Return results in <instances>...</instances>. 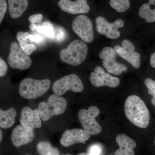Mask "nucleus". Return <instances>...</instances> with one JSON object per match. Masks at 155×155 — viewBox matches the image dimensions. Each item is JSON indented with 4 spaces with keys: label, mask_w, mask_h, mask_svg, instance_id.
<instances>
[{
    "label": "nucleus",
    "mask_w": 155,
    "mask_h": 155,
    "mask_svg": "<svg viewBox=\"0 0 155 155\" xmlns=\"http://www.w3.org/2000/svg\"><path fill=\"white\" fill-rule=\"evenodd\" d=\"M125 116L134 125L142 128H146L150 123L149 111L145 104L139 97L131 95L125 102Z\"/></svg>",
    "instance_id": "obj_1"
},
{
    "label": "nucleus",
    "mask_w": 155,
    "mask_h": 155,
    "mask_svg": "<svg viewBox=\"0 0 155 155\" xmlns=\"http://www.w3.org/2000/svg\"><path fill=\"white\" fill-rule=\"evenodd\" d=\"M88 53V48L85 42L75 40L71 42L66 48L60 52L61 61L73 66L80 65L85 61Z\"/></svg>",
    "instance_id": "obj_2"
},
{
    "label": "nucleus",
    "mask_w": 155,
    "mask_h": 155,
    "mask_svg": "<svg viewBox=\"0 0 155 155\" xmlns=\"http://www.w3.org/2000/svg\"><path fill=\"white\" fill-rule=\"evenodd\" d=\"M51 83V81L48 79L40 80L28 78H24L19 84V94L26 99H35L48 90Z\"/></svg>",
    "instance_id": "obj_3"
},
{
    "label": "nucleus",
    "mask_w": 155,
    "mask_h": 155,
    "mask_svg": "<svg viewBox=\"0 0 155 155\" xmlns=\"http://www.w3.org/2000/svg\"><path fill=\"white\" fill-rule=\"evenodd\" d=\"M67 102L64 97L56 94L50 96L47 102L39 104L38 110L43 121L49 120L54 116L64 114L67 109Z\"/></svg>",
    "instance_id": "obj_4"
},
{
    "label": "nucleus",
    "mask_w": 155,
    "mask_h": 155,
    "mask_svg": "<svg viewBox=\"0 0 155 155\" xmlns=\"http://www.w3.org/2000/svg\"><path fill=\"white\" fill-rule=\"evenodd\" d=\"M97 107L92 106L88 110L81 109L78 112V118L84 130L90 135H95L101 133L102 128L95 118L100 114Z\"/></svg>",
    "instance_id": "obj_5"
},
{
    "label": "nucleus",
    "mask_w": 155,
    "mask_h": 155,
    "mask_svg": "<svg viewBox=\"0 0 155 155\" xmlns=\"http://www.w3.org/2000/svg\"><path fill=\"white\" fill-rule=\"evenodd\" d=\"M84 89L83 82L76 74H71L56 81L53 84V91L57 95H64L68 91L81 92Z\"/></svg>",
    "instance_id": "obj_6"
},
{
    "label": "nucleus",
    "mask_w": 155,
    "mask_h": 155,
    "mask_svg": "<svg viewBox=\"0 0 155 155\" xmlns=\"http://www.w3.org/2000/svg\"><path fill=\"white\" fill-rule=\"evenodd\" d=\"M8 62L11 68L20 70L28 69L32 63L30 57L24 53L15 41L11 43L10 45Z\"/></svg>",
    "instance_id": "obj_7"
},
{
    "label": "nucleus",
    "mask_w": 155,
    "mask_h": 155,
    "mask_svg": "<svg viewBox=\"0 0 155 155\" xmlns=\"http://www.w3.org/2000/svg\"><path fill=\"white\" fill-rule=\"evenodd\" d=\"M117 54L114 49L110 47H106L103 48L100 52L99 57L102 60L103 66L107 72L118 75L126 71L127 68L125 65L116 62Z\"/></svg>",
    "instance_id": "obj_8"
},
{
    "label": "nucleus",
    "mask_w": 155,
    "mask_h": 155,
    "mask_svg": "<svg viewBox=\"0 0 155 155\" xmlns=\"http://www.w3.org/2000/svg\"><path fill=\"white\" fill-rule=\"evenodd\" d=\"M74 32L84 41L91 43L94 38L91 21L85 15H80L75 17L72 23Z\"/></svg>",
    "instance_id": "obj_9"
},
{
    "label": "nucleus",
    "mask_w": 155,
    "mask_h": 155,
    "mask_svg": "<svg viewBox=\"0 0 155 155\" xmlns=\"http://www.w3.org/2000/svg\"><path fill=\"white\" fill-rule=\"evenodd\" d=\"M124 22L121 19H118L112 23H110L101 16L96 19V28L98 33L104 35L107 38L116 39L120 36V32L118 28H122Z\"/></svg>",
    "instance_id": "obj_10"
},
{
    "label": "nucleus",
    "mask_w": 155,
    "mask_h": 155,
    "mask_svg": "<svg viewBox=\"0 0 155 155\" xmlns=\"http://www.w3.org/2000/svg\"><path fill=\"white\" fill-rule=\"evenodd\" d=\"M135 47L131 41L128 40L122 41V47L115 46L114 50L121 58L125 59L136 69H138L140 66V55L135 51Z\"/></svg>",
    "instance_id": "obj_11"
},
{
    "label": "nucleus",
    "mask_w": 155,
    "mask_h": 155,
    "mask_svg": "<svg viewBox=\"0 0 155 155\" xmlns=\"http://www.w3.org/2000/svg\"><path fill=\"white\" fill-rule=\"evenodd\" d=\"M89 78L92 84L95 87L108 86L115 88L120 84L119 78L106 73L104 69L100 66L95 67L94 72L91 73Z\"/></svg>",
    "instance_id": "obj_12"
},
{
    "label": "nucleus",
    "mask_w": 155,
    "mask_h": 155,
    "mask_svg": "<svg viewBox=\"0 0 155 155\" xmlns=\"http://www.w3.org/2000/svg\"><path fill=\"white\" fill-rule=\"evenodd\" d=\"M20 124L30 130L35 128H39L41 126V118L38 110H32L29 107H25L22 109L20 118Z\"/></svg>",
    "instance_id": "obj_13"
},
{
    "label": "nucleus",
    "mask_w": 155,
    "mask_h": 155,
    "mask_svg": "<svg viewBox=\"0 0 155 155\" xmlns=\"http://www.w3.org/2000/svg\"><path fill=\"white\" fill-rule=\"evenodd\" d=\"M90 137V135L84 129H73L66 130L60 142L64 147H68L76 143H85Z\"/></svg>",
    "instance_id": "obj_14"
},
{
    "label": "nucleus",
    "mask_w": 155,
    "mask_h": 155,
    "mask_svg": "<svg viewBox=\"0 0 155 155\" xmlns=\"http://www.w3.org/2000/svg\"><path fill=\"white\" fill-rule=\"evenodd\" d=\"M58 5L61 10L71 14H85L89 12V6L87 0H60Z\"/></svg>",
    "instance_id": "obj_15"
},
{
    "label": "nucleus",
    "mask_w": 155,
    "mask_h": 155,
    "mask_svg": "<svg viewBox=\"0 0 155 155\" xmlns=\"http://www.w3.org/2000/svg\"><path fill=\"white\" fill-rule=\"evenodd\" d=\"M35 137L33 130H30L21 125L15 127L11 135V141L14 146L19 147L30 143Z\"/></svg>",
    "instance_id": "obj_16"
},
{
    "label": "nucleus",
    "mask_w": 155,
    "mask_h": 155,
    "mask_svg": "<svg viewBox=\"0 0 155 155\" xmlns=\"http://www.w3.org/2000/svg\"><path fill=\"white\" fill-rule=\"evenodd\" d=\"M116 141L119 147L115 155H135L134 149L137 146L133 139L124 134H119L116 137Z\"/></svg>",
    "instance_id": "obj_17"
},
{
    "label": "nucleus",
    "mask_w": 155,
    "mask_h": 155,
    "mask_svg": "<svg viewBox=\"0 0 155 155\" xmlns=\"http://www.w3.org/2000/svg\"><path fill=\"white\" fill-rule=\"evenodd\" d=\"M8 1L9 13L13 19L19 18L28 8V0H8Z\"/></svg>",
    "instance_id": "obj_18"
},
{
    "label": "nucleus",
    "mask_w": 155,
    "mask_h": 155,
    "mask_svg": "<svg viewBox=\"0 0 155 155\" xmlns=\"http://www.w3.org/2000/svg\"><path fill=\"white\" fill-rule=\"evenodd\" d=\"M140 17L147 22H155V0H149L143 4L139 10Z\"/></svg>",
    "instance_id": "obj_19"
},
{
    "label": "nucleus",
    "mask_w": 155,
    "mask_h": 155,
    "mask_svg": "<svg viewBox=\"0 0 155 155\" xmlns=\"http://www.w3.org/2000/svg\"><path fill=\"white\" fill-rule=\"evenodd\" d=\"M17 112L14 108L6 110L0 109V127L8 129L12 127L15 123Z\"/></svg>",
    "instance_id": "obj_20"
},
{
    "label": "nucleus",
    "mask_w": 155,
    "mask_h": 155,
    "mask_svg": "<svg viewBox=\"0 0 155 155\" xmlns=\"http://www.w3.org/2000/svg\"><path fill=\"white\" fill-rule=\"evenodd\" d=\"M36 31L39 33L44 35L49 38L54 39V27L50 21H45L41 24H38Z\"/></svg>",
    "instance_id": "obj_21"
},
{
    "label": "nucleus",
    "mask_w": 155,
    "mask_h": 155,
    "mask_svg": "<svg viewBox=\"0 0 155 155\" xmlns=\"http://www.w3.org/2000/svg\"><path fill=\"white\" fill-rule=\"evenodd\" d=\"M37 148L40 155H60L58 149L52 146L48 142H40L38 144Z\"/></svg>",
    "instance_id": "obj_22"
},
{
    "label": "nucleus",
    "mask_w": 155,
    "mask_h": 155,
    "mask_svg": "<svg viewBox=\"0 0 155 155\" xmlns=\"http://www.w3.org/2000/svg\"><path fill=\"white\" fill-rule=\"evenodd\" d=\"M110 5L113 9L119 13L125 12L130 7L129 0H110Z\"/></svg>",
    "instance_id": "obj_23"
},
{
    "label": "nucleus",
    "mask_w": 155,
    "mask_h": 155,
    "mask_svg": "<svg viewBox=\"0 0 155 155\" xmlns=\"http://www.w3.org/2000/svg\"><path fill=\"white\" fill-rule=\"evenodd\" d=\"M55 36L54 39L58 42L64 41L67 38V31L63 27H54Z\"/></svg>",
    "instance_id": "obj_24"
},
{
    "label": "nucleus",
    "mask_w": 155,
    "mask_h": 155,
    "mask_svg": "<svg viewBox=\"0 0 155 155\" xmlns=\"http://www.w3.org/2000/svg\"><path fill=\"white\" fill-rule=\"evenodd\" d=\"M19 45L21 49L28 56L31 55L37 49L35 45L33 44H29L28 42L19 43Z\"/></svg>",
    "instance_id": "obj_25"
},
{
    "label": "nucleus",
    "mask_w": 155,
    "mask_h": 155,
    "mask_svg": "<svg viewBox=\"0 0 155 155\" xmlns=\"http://www.w3.org/2000/svg\"><path fill=\"white\" fill-rule=\"evenodd\" d=\"M144 84L148 88V93L153 97H155V81L150 78H147Z\"/></svg>",
    "instance_id": "obj_26"
},
{
    "label": "nucleus",
    "mask_w": 155,
    "mask_h": 155,
    "mask_svg": "<svg viewBox=\"0 0 155 155\" xmlns=\"http://www.w3.org/2000/svg\"><path fill=\"white\" fill-rule=\"evenodd\" d=\"M7 7L8 6L6 0H0V24L5 15Z\"/></svg>",
    "instance_id": "obj_27"
},
{
    "label": "nucleus",
    "mask_w": 155,
    "mask_h": 155,
    "mask_svg": "<svg viewBox=\"0 0 155 155\" xmlns=\"http://www.w3.org/2000/svg\"><path fill=\"white\" fill-rule=\"evenodd\" d=\"M43 16L41 14H38L31 15L29 18V21L31 23L34 24H41Z\"/></svg>",
    "instance_id": "obj_28"
},
{
    "label": "nucleus",
    "mask_w": 155,
    "mask_h": 155,
    "mask_svg": "<svg viewBox=\"0 0 155 155\" xmlns=\"http://www.w3.org/2000/svg\"><path fill=\"white\" fill-rule=\"evenodd\" d=\"M29 34L28 32L24 31H19L17 34V41L20 42H27Z\"/></svg>",
    "instance_id": "obj_29"
},
{
    "label": "nucleus",
    "mask_w": 155,
    "mask_h": 155,
    "mask_svg": "<svg viewBox=\"0 0 155 155\" xmlns=\"http://www.w3.org/2000/svg\"><path fill=\"white\" fill-rule=\"evenodd\" d=\"M8 67L5 61L0 57V77H4L8 72Z\"/></svg>",
    "instance_id": "obj_30"
},
{
    "label": "nucleus",
    "mask_w": 155,
    "mask_h": 155,
    "mask_svg": "<svg viewBox=\"0 0 155 155\" xmlns=\"http://www.w3.org/2000/svg\"><path fill=\"white\" fill-rule=\"evenodd\" d=\"M28 39L36 44H41L44 41L43 36L39 34L29 35Z\"/></svg>",
    "instance_id": "obj_31"
},
{
    "label": "nucleus",
    "mask_w": 155,
    "mask_h": 155,
    "mask_svg": "<svg viewBox=\"0 0 155 155\" xmlns=\"http://www.w3.org/2000/svg\"><path fill=\"white\" fill-rule=\"evenodd\" d=\"M88 153L91 155H101V149L99 146L94 145L90 147Z\"/></svg>",
    "instance_id": "obj_32"
},
{
    "label": "nucleus",
    "mask_w": 155,
    "mask_h": 155,
    "mask_svg": "<svg viewBox=\"0 0 155 155\" xmlns=\"http://www.w3.org/2000/svg\"><path fill=\"white\" fill-rule=\"evenodd\" d=\"M150 64L152 67L155 68V52L153 53L151 55Z\"/></svg>",
    "instance_id": "obj_33"
},
{
    "label": "nucleus",
    "mask_w": 155,
    "mask_h": 155,
    "mask_svg": "<svg viewBox=\"0 0 155 155\" xmlns=\"http://www.w3.org/2000/svg\"><path fill=\"white\" fill-rule=\"evenodd\" d=\"M38 27V24H34V23H31L29 25V28L31 30L35 31L36 30L37 28Z\"/></svg>",
    "instance_id": "obj_34"
},
{
    "label": "nucleus",
    "mask_w": 155,
    "mask_h": 155,
    "mask_svg": "<svg viewBox=\"0 0 155 155\" xmlns=\"http://www.w3.org/2000/svg\"><path fill=\"white\" fill-rule=\"evenodd\" d=\"M3 138V133L2 132V130L0 129V143H1V141H2V140Z\"/></svg>",
    "instance_id": "obj_35"
},
{
    "label": "nucleus",
    "mask_w": 155,
    "mask_h": 155,
    "mask_svg": "<svg viewBox=\"0 0 155 155\" xmlns=\"http://www.w3.org/2000/svg\"><path fill=\"white\" fill-rule=\"evenodd\" d=\"M152 103L155 107V97H153L151 100Z\"/></svg>",
    "instance_id": "obj_36"
},
{
    "label": "nucleus",
    "mask_w": 155,
    "mask_h": 155,
    "mask_svg": "<svg viewBox=\"0 0 155 155\" xmlns=\"http://www.w3.org/2000/svg\"><path fill=\"white\" fill-rule=\"evenodd\" d=\"M77 155H91L89 153H82L78 154Z\"/></svg>",
    "instance_id": "obj_37"
},
{
    "label": "nucleus",
    "mask_w": 155,
    "mask_h": 155,
    "mask_svg": "<svg viewBox=\"0 0 155 155\" xmlns=\"http://www.w3.org/2000/svg\"><path fill=\"white\" fill-rule=\"evenodd\" d=\"M62 155H73L70 154H63Z\"/></svg>",
    "instance_id": "obj_38"
},
{
    "label": "nucleus",
    "mask_w": 155,
    "mask_h": 155,
    "mask_svg": "<svg viewBox=\"0 0 155 155\" xmlns=\"http://www.w3.org/2000/svg\"><path fill=\"white\" fill-rule=\"evenodd\" d=\"M154 145H155V139H154Z\"/></svg>",
    "instance_id": "obj_39"
}]
</instances>
